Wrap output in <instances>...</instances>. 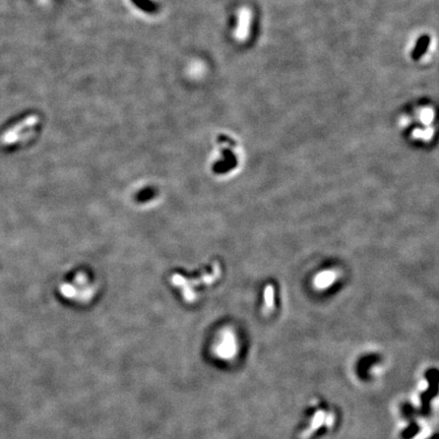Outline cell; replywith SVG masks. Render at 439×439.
<instances>
[{"mask_svg":"<svg viewBox=\"0 0 439 439\" xmlns=\"http://www.w3.org/2000/svg\"><path fill=\"white\" fill-rule=\"evenodd\" d=\"M430 41H431L430 37L428 35H423L419 38L416 43V46H415V48H414L413 52H412L413 60H415V61L419 60L426 53V51H427V49H428V46L430 44Z\"/></svg>","mask_w":439,"mask_h":439,"instance_id":"2","label":"cell"},{"mask_svg":"<svg viewBox=\"0 0 439 439\" xmlns=\"http://www.w3.org/2000/svg\"><path fill=\"white\" fill-rule=\"evenodd\" d=\"M37 123V117L36 116H30L26 120L21 121V123L15 125L14 127L8 129L6 132L3 133L1 136V143L4 145H10L17 142L18 136L21 132H22L23 129L31 128L32 126Z\"/></svg>","mask_w":439,"mask_h":439,"instance_id":"1","label":"cell"},{"mask_svg":"<svg viewBox=\"0 0 439 439\" xmlns=\"http://www.w3.org/2000/svg\"><path fill=\"white\" fill-rule=\"evenodd\" d=\"M131 1L140 9L148 12V14H153L158 9V5L152 0H131Z\"/></svg>","mask_w":439,"mask_h":439,"instance_id":"3","label":"cell"}]
</instances>
